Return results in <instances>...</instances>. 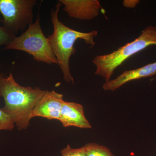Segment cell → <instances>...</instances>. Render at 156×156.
<instances>
[{"instance_id": "cell-11", "label": "cell", "mask_w": 156, "mask_h": 156, "mask_svg": "<svg viewBox=\"0 0 156 156\" xmlns=\"http://www.w3.org/2000/svg\"><path fill=\"white\" fill-rule=\"evenodd\" d=\"M15 124L10 117L2 109H0V130L12 131Z\"/></svg>"}, {"instance_id": "cell-10", "label": "cell", "mask_w": 156, "mask_h": 156, "mask_svg": "<svg viewBox=\"0 0 156 156\" xmlns=\"http://www.w3.org/2000/svg\"><path fill=\"white\" fill-rule=\"evenodd\" d=\"M85 147L86 156H114L108 148L95 143L87 144Z\"/></svg>"}, {"instance_id": "cell-9", "label": "cell", "mask_w": 156, "mask_h": 156, "mask_svg": "<svg viewBox=\"0 0 156 156\" xmlns=\"http://www.w3.org/2000/svg\"><path fill=\"white\" fill-rule=\"evenodd\" d=\"M155 75H156V62L136 69L124 71L115 79L105 82L102 88L105 91H114L130 81Z\"/></svg>"}, {"instance_id": "cell-6", "label": "cell", "mask_w": 156, "mask_h": 156, "mask_svg": "<svg viewBox=\"0 0 156 156\" xmlns=\"http://www.w3.org/2000/svg\"><path fill=\"white\" fill-rule=\"evenodd\" d=\"M62 94L55 91H46L31 114V118L40 117L59 120L64 100Z\"/></svg>"}, {"instance_id": "cell-5", "label": "cell", "mask_w": 156, "mask_h": 156, "mask_svg": "<svg viewBox=\"0 0 156 156\" xmlns=\"http://www.w3.org/2000/svg\"><path fill=\"white\" fill-rule=\"evenodd\" d=\"M37 4L36 0H0L3 27L15 36L24 30L33 23V9Z\"/></svg>"}, {"instance_id": "cell-14", "label": "cell", "mask_w": 156, "mask_h": 156, "mask_svg": "<svg viewBox=\"0 0 156 156\" xmlns=\"http://www.w3.org/2000/svg\"><path fill=\"white\" fill-rule=\"evenodd\" d=\"M139 2L138 0H126L123 2V5L126 8L134 9Z\"/></svg>"}, {"instance_id": "cell-3", "label": "cell", "mask_w": 156, "mask_h": 156, "mask_svg": "<svg viewBox=\"0 0 156 156\" xmlns=\"http://www.w3.org/2000/svg\"><path fill=\"white\" fill-rule=\"evenodd\" d=\"M156 45V27L149 26L137 38L109 54L96 56L92 60L96 66L95 74L110 80L115 70L126 60L151 45Z\"/></svg>"}, {"instance_id": "cell-12", "label": "cell", "mask_w": 156, "mask_h": 156, "mask_svg": "<svg viewBox=\"0 0 156 156\" xmlns=\"http://www.w3.org/2000/svg\"><path fill=\"white\" fill-rule=\"evenodd\" d=\"M16 36L11 33L9 30L0 24V47H5L10 44Z\"/></svg>"}, {"instance_id": "cell-15", "label": "cell", "mask_w": 156, "mask_h": 156, "mask_svg": "<svg viewBox=\"0 0 156 156\" xmlns=\"http://www.w3.org/2000/svg\"><path fill=\"white\" fill-rule=\"evenodd\" d=\"M1 66V63H0V66Z\"/></svg>"}, {"instance_id": "cell-1", "label": "cell", "mask_w": 156, "mask_h": 156, "mask_svg": "<svg viewBox=\"0 0 156 156\" xmlns=\"http://www.w3.org/2000/svg\"><path fill=\"white\" fill-rule=\"evenodd\" d=\"M46 92L38 87L19 85L11 73L7 77L0 73V97L5 101L2 109L18 130H24L28 127L32 111Z\"/></svg>"}, {"instance_id": "cell-2", "label": "cell", "mask_w": 156, "mask_h": 156, "mask_svg": "<svg viewBox=\"0 0 156 156\" xmlns=\"http://www.w3.org/2000/svg\"><path fill=\"white\" fill-rule=\"evenodd\" d=\"M59 2L55 9L50 12L51 21L53 24V32L48 37L52 50L56 56L58 65L66 82L74 83L73 78L71 73L69 60L71 56L75 54L74 44L79 39L84 41L87 44L93 48L95 45L94 38L98 34L96 30L84 33L69 28L62 22L58 18V14L61 6Z\"/></svg>"}, {"instance_id": "cell-8", "label": "cell", "mask_w": 156, "mask_h": 156, "mask_svg": "<svg viewBox=\"0 0 156 156\" xmlns=\"http://www.w3.org/2000/svg\"><path fill=\"white\" fill-rule=\"evenodd\" d=\"M58 121L65 128L70 126L85 129L92 128L84 115L83 105L75 102L64 101Z\"/></svg>"}, {"instance_id": "cell-4", "label": "cell", "mask_w": 156, "mask_h": 156, "mask_svg": "<svg viewBox=\"0 0 156 156\" xmlns=\"http://www.w3.org/2000/svg\"><path fill=\"white\" fill-rule=\"evenodd\" d=\"M4 50L23 51L31 55L34 60L48 64H57L48 38L44 34L38 14L34 22L28 25L27 29L19 36H16Z\"/></svg>"}, {"instance_id": "cell-7", "label": "cell", "mask_w": 156, "mask_h": 156, "mask_svg": "<svg viewBox=\"0 0 156 156\" xmlns=\"http://www.w3.org/2000/svg\"><path fill=\"white\" fill-rule=\"evenodd\" d=\"M63 10L69 17L81 20H90L99 14L100 3L97 0H59Z\"/></svg>"}, {"instance_id": "cell-13", "label": "cell", "mask_w": 156, "mask_h": 156, "mask_svg": "<svg viewBox=\"0 0 156 156\" xmlns=\"http://www.w3.org/2000/svg\"><path fill=\"white\" fill-rule=\"evenodd\" d=\"M61 156H86L85 146L79 148H73L68 145L61 151Z\"/></svg>"}]
</instances>
